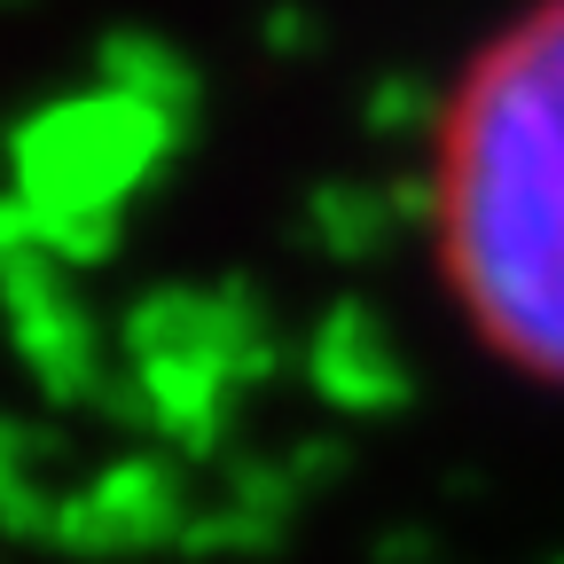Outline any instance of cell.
Instances as JSON below:
<instances>
[{
    "label": "cell",
    "instance_id": "cell-2",
    "mask_svg": "<svg viewBox=\"0 0 564 564\" xmlns=\"http://www.w3.org/2000/svg\"><path fill=\"white\" fill-rule=\"evenodd\" d=\"M165 118L141 95H79V102H47L9 133V165L17 196L40 228L47 259H95L110 236V204L141 181V165L158 158Z\"/></svg>",
    "mask_w": 564,
    "mask_h": 564
},
{
    "label": "cell",
    "instance_id": "cell-1",
    "mask_svg": "<svg viewBox=\"0 0 564 564\" xmlns=\"http://www.w3.org/2000/svg\"><path fill=\"white\" fill-rule=\"evenodd\" d=\"M432 274L486 361L564 392V0L502 17L423 150Z\"/></svg>",
    "mask_w": 564,
    "mask_h": 564
}]
</instances>
